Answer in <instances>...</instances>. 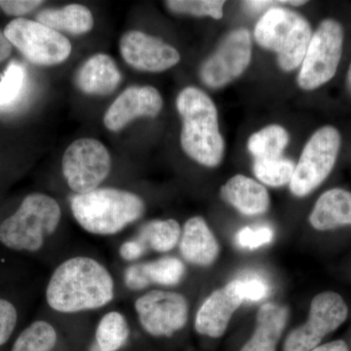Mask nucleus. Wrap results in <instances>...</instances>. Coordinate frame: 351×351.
I'll return each mask as SVG.
<instances>
[{
  "instance_id": "nucleus-20",
  "label": "nucleus",
  "mask_w": 351,
  "mask_h": 351,
  "mask_svg": "<svg viewBox=\"0 0 351 351\" xmlns=\"http://www.w3.org/2000/svg\"><path fill=\"white\" fill-rule=\"evenodd\" d=\"M309 221L321 232L351 226V193L341 189L325 191L316 201Z\"/></svg>"
},
{
  "instance_id": "nucleus-3",
  "label": "nucleus",
  "mask_w": 351,
  "mask_h": 351,
  "mask_svg": "<svg viewBox=\"0 0 351 351\" xmlns=\"http://www.w3.org/2000/svg\"><path fill=\"white\" fill-rule=\"evenodd\" d=\"M61 218L56 199L44 193H31L0 221V247L11 253H38L56 232Z\"/></svg>"
},
{
  "instance_id": "nucleus-6",
  "label": "nucleus",
  "mask_w": 351,
  "mask_h": 351,
  "mask_svg": "<svg viewBox=\"0 0 351 351\" xmlns=\"http://www.w3.org/2000/svg\"><path fill=\"white\" fill-rule=\"evenodd\" d=\"M343 47V29L338 21H323L311 36L298 84L311 91L326 84L338 71Z\"/></svg>"
},
{
  "instance_id": "nucleus-19",
  "label": "nucleus",
  "mask_w": 351,
  "mask_h": 351,
  "mask_svg": "<svg viewBox=\"0 0 351 351\" xmlns=\"http://www.w3.org/2000/svg\"><path fill=\"white\" fill-rule=\"evenodd\" d=\"M288 315L286 306L270 302L263 304L258 311L255 332L240 351H276Z\"/></svg>"
},
{
  "instance_id": "nucleus-8",
  "label": "nucleus",
  "mask_w": 351,
  "mask_h": 351,
  "mask_svg": "<svg viewBox=\"0 0 351 351\" xmlns=\"http://www.w3.org/2000/svg\"><path fill=\"white\" fill-rule=\"evenodd\" d=\"M3 32L11 45L36 66L63 63L71 53V44L66 36L38 21L18 18L11 21Z\"/></svg>"
},
{
  "instance_id": "nucleus-24",
  "label": "nucleus",
  "mask_w": 351,
  "mask_h": 351,
  "mask_svg": "<svg viewBox=\"0 0 351 351\" xmlns=\"http://www.w3.org/2000/svg\"><path fill=\"white\" fill-rule=\"evenodd\" d=\"M130 336V327L125 316L119 311L106 313L97 326V343L103 351H119L123 348Z\"/></svg>"
},
{
  "instance_id": "nucleus-34",
  "label": "nucleus",
  "mask_w": 351,
  "mask_h": 351,
  "mask_svg": "<svg viewBox=\"0 0 351 351\" xmlns=\"http://www.w3.org/2000/svg\"><path fill=\"white\" fill-rule=\"evenodd\" d=\"M43 3L40 0H2L0 7L6 15L22 16L36 10Z\"/></svg>"
},
{
  "instance_id": "nucleus-36",
  "label": "nucleus",
  "mask_w": 351,
  "mask_h": 351,
  "mask_svg": "<svg viewBox=\"0 0 351 351\" xmlns=\"http://www.w3.org/2000/svg\"><path fill=\"white\" fill-rule=\"evenodd\" d=\"M147 248L138 239L127 240L119 249L120 257L125 262L133 263L145 256Z\"/></svg>"
},
{
  "instance_id": "nucleus-27",
  "label": "nucleus",
  "mask_w": 351,
  "mask_h": 351,
  "mask_svg": "<svg viewBox=\"0 0 351 351\" xmlns=\"http://www.w3.org/2000/svg\"><path fill=\"white\" fill-rule=\"evenodd\" d=\"M143 269L151 284L175 286L181 282L186 267L184 263L174 257H163L149 263H143Z\"/></svg>"
},
{
  "instance_id": "nucleus-9",
  "label": "nucleus",
  "mask_w": 351,
  "mask_h": 351,
  "mask_svg": "<svg viewBox=\"0 0 351 351\" xmlns=\"http://www.w3.org/2000/svg\"><path fill=\"white\" fill-rule=\"evenodd\" d=\"M112 158L107 147L96 138H82L64 152L62 168L69 188L76 195L93 191L107 179Z\"/></svg>"
},
{
  "instance_id": "nucleus-26",
  "label": "nucleus",
  "mask_w": 351,
  "mask_h": 351,
  "mask_svg": "<svg viewBox=\"0 0 351 351\" xmlns=\"http://www.w3.org/2000/svg\"><path fill=\"white\" fill-rule=\"evenodd\" d=\"M295 163L287 158L255 159L253 172L263 184L274 188L290 184L294 176Z\"/></svg>"
},
{
  "instance_id": "nucleus-30",
  "label": "nucleus",
  "mask_w": 351,
  "mask_h": 351,
  "mask_svg": "<svg viewBox=\"0 0 351 351\" xmlns=\"http://www.w3.org/2000/svg\"><path fill=\"white\" fill-rule=\"evenodd\" d=\"M20 319L21 311L17 302L0 294V348L12 338Z\"/></svg>"
},
{
  "instance_id": "nucleus-37",
  "label": "nucleus",
  "mask_w": 351,
  "mask_h": 351,
  "mask_svg": "<svg viewBox=\"0 0 351 351\" xmlns=\"http://www.w3.org/2000/svg\"><path fill=\"white\" fill-rule=\"evenodd\" d=\"M311 351H350L346 341L339 339V341H331V343H325V345L316 346Z\"/></svg>"
},
{
  "instance_id": "nucleus-35",
  "label": "nucleus",
  "mask_w": 351,
  "mask_h": 351,
  "mask_svg": "<svg viewBox=\"0 0 351 351\" xmlns=\"http://www.w3.org/2000/svg\"><path fill=\"white\" fill-rule=\"evenodd\" d=\"M306 1L304 0H284V1H272V0H251V1H244L243 7L245 10L251 13H260L265 8H274V7L282 5L301 6L306 4Z\"/></svg>"
},
{
  "instance_id": "nucleus-12",
  "label": "nucleus",
  "mask_w": 351,
  "mask_h": 351,
  "mask_svg": "<svg viewBox=\"0 0 351 351\" xmlns=\"http://www.w3.org/2000/svg\"><path fill=\"white\" fill-rule=\"evenodd\" d=\"M135 311L141 326L154 337H171L186 326L189 319L188 300L182 294L152 290L140 295Z\"/></svg>"
},
{
  "instance_id": "nucleus-23",
  "label": "nucleus",
  "mask_w": 351,
  "mask_h": 351,
  "mask_svg": "<svg viewBox=\"0 0 351 351\" xmlns=\"http://www.w3.org/2000/svg\"><path fill=\"white\" fill-rule=\"evenodd\" d=\"M290 142V135L284 127L272 124L256 132L248 140V151L255 159H274L282 156Z\"/></svg>"
},
{
  "instance_id": "nucleus-16",
  "label": "nucleus",
  "mask_w": 351,
  "mask_h": 351,
  "mask_svg": "<svg viewBox=\"0 0 351 351\" xmlns=\"http://www.w3.org/2000/svg\"><path fill=\"white\" fill-rule=\"evenodd\" d=\"M179 243L184 260L198 267H209L218 258V241L201 217H193L186 221Z\"/></svg>"
},
{
  "instance_id": "nucleus-2",
  "label": "nucleus",
  "mask_w": 351,
  "mask_h": 351,
  "mask_svg": "<svg viewBox=\"0 0 351 351\" xmlns=\"http://www.w3.org/2000/svg\"><path fill=\"white\" fill-rule=\"evenodd\" d=\"M176 106L182 120L181 145L186 156L206 167L219 166L225 156V141L214 101L202 90L186 87L178 95Z\"/></svg>"
},
{
  "instance_id": "nucleus-38",
  "label": "nucleus",
  "mask_w": 351,
  "mask_h": 351,
  "mask_svg": "<svg viewBox=\"0 0 351 351\" xmlns=\"http://www.w3.org/2000/svg\"><path fill=\"white\" fill-rule=\"evenodd\" d=\"M12 52V45L9 43L4 32L0 31V63L5 61Z\"/></svg>"
},
{
  "instance_id": "nucleus-33",
  "label": "nucleus",
  "mask_w": 351,
  "mask_h": 351,
  "mask_svg": "<svg viewBox=\"0 0 351 351\" xmlns=\"http://www.w3.org/2000/svg\"><path fill=\"white\" fill-rule=\"evenodd\" d=\"M124 284L132 291L144 290L151 285L145 277L142 263H132L124 270Z\"/></svg>"
},
{
  "instance_id": "nucleus-18",
  "label": "nucleus",
  "mask_w": 351,
  "mask_h": 351,
  "mask_svg": "<svg viewBox=\"0 0 351 351\" xmlns=\"http://www.w3.org/2000/svg\"><path fill=\"white\" fill-rule=\"evenodd\" d=\"M221 195L245 216H258L269 210L270 198L267 189L244 175L233 176L221 186Z\"/></svg>"
},
{
  "instance_id": "nucleus-31",
  "label": "nucleus",
  "mask_w": 351,
  "mask_h": 351,
  "mask_svg": "<svg viewBox=\"0 0 351 351\" xmlns=\"http://www.w3.org/2000/svg\"><path fill=\"white\" fill-rule=\"evenodd\" d=\"M274 232L269 226L252 228L249 226L242 228L237 235V241L242 248L257 249L258 247L270 243L274 239Z\"/></svg>"
},
{
  "instance_id": "nucleus-39",
  "label": "nucleus",
  "mask_w": 351,
  "mask_h": 351,
  "mask_svg": "<svg viewBox=\"0 0 351 351\" xmlns=\"http://www.w3.org/2000/svg\"><path fill=\"white\" fill-rule=\"evenodd\" d=\"M346 88H348V93L351 96V64L348 69V75H346Z\"/></svg>"
},
{
  "instance_id": "nucleus-40",
  "label": "nucleus",
  "mask_w": 351,
  "mask_h": 351,
  "mask_svg": "<svg viewBox=\"0 0 351 351\" xmlns=\"http://www.w3.org/2000/svg\"><path fill=\"white\" fill-rule=\"evenodd\" d=\"M89 351H103L101 350L100 346L97 345L96 343H94L93 345L91 346V348H90Z\"/></svg>"
},
{
  "instance_id": "nucleus-4",
  "label": "nucleus",
  "mask_w": 351,
  "mask_h": 351,
  "mask_svg": "<svg viewBox=\"0 0 351 351\" xmlns=\"http://www.w3.org/2000/svg\"><path fill=\"white\" fill-rule=\"evenodd\" d=\"M71 212L85 232L95 235H114L142 218L145 211L142 197L123 189H97L75 195Z\"/></svg>"
},
{
  "instance_id": "nucleus-29",
  "label": "nucleus",
  "mask_w": 351,
  "mask_h": 351,
  "mask_svg": "<svg viewBox=\"0 0 351 351\" xmlns=\"http://www.w3.org/2000/svg\"><path fill=\"white\" fill-rule=\"evenodd\" d=\"M166 6L172 12L196 16V17H208L219 20L223 16V0H169L165 1Z\"/></svg>"
},
{
  "instance_id": "nucleus-21",
  "label": "nucleus",
  "mask_w": 351,
  "mask_h": 351,
  "mask_svg": "<svg viewBox=\"0 0 351 351\" xmlns=\"http://www.w3.org/2000/svg\"><path fill=\"white\" fill-rule=\"evenodd\" d=\"M36 20L56 32L80 36L91 31L94 18L91 11L82 4H69L59 9H45L36 15Z\"/></svg>"
},
{
  "instance_id": "nucleus-25",
  "label": "nucleus",
  "mask_w": 351,
  "mask_h": 351,
  "mask_svg": "<svg viewBox=\"0 0 351 351\" xmlns=\"http://www.w3.org/2000/svg\"><path fill=\"white\" fill-rule=\"evenodd\" d=\"M56 329L45 320H36L19 332L11 351H52L56 346Z\"/></svg>"
},
{
  "instance_id": "nucleus-7",
  "label": "nucleus",
  "mask_w": 351,
  "mask_h": 351,
  "mask_svg": "<svg viewBox=\"0 0 351 351\" xmlns=\"http://www.w3.org/2000/svg\"><path fill=\"white\" fill-rule=\"evenodd\" d=\"M341 143V134L332 126L322 127L311 136L290 182L293 195L298 197L308 195L327 179L336 164Z\"/></svg>"
},
{
  "instance_id": "nucleus-17",
  "label": "nucleus",
  "mask_w": 351,
  "mask_h": 351,
  "mask_svg": "<svg viewBox=\"0 0 351 351\" xmlns=\"http://www.w3.org/2000/svg\"><path fill=\"white\" fill-rule=\"evenodd\" d=\"M121 78L114 60L100 53L90 58L80 69L76 73L75 84L83 93L107 96L119 87Z\"/></svg>"
},
{
  "instance_id": "nucleus-14",
  "label": "nucleus",
  "mask_w": 351,
  "mask_h": 351,
  "mask_svg": "<svg viewBox=\"0 0 351 351\" xmlns=\"http://www.w3.org/2000/svg\"><path fill=\"white\" fill-rule=\"evenodd\" d=\"M162 107V97L156 88H127L108 108L104 117V124L108 130L119 132L138 117L154 119L159 114Z\"/></svg>"
},
{
  "instance_id": "nucleus-28",
  "label": "nucleus",
  "mask_w": 351,
  "mask_h": 351,
  "mask_svg": "<svg viewBox=\"0 0 351 351\" xmlns=\"http://www.w3.org/2000/svg\"><path fill=\"white\" fill-rule=\"evenodd\" d=\"M25 80V66L19 62H11L0 80V108L8 107L19 99Z\"/></svg>"
},
{
  "instance_id": "nucleus-32",
  "label": "nucleus",
  "mask_w": 351,
  "mask_h": 351,
  "mask_svg": "<svg viewBox=\"0 0 351 351\" xmlns=\"http://www.w3.org/2000/svg\"><path fill=\"white\" fill-rule=\"evenodd\" d=\"M240 293L245 301L257 302L265 299L269 294V287L260 278H250L240 280Z\"/></svg>"
},
{
  "instance_id": "nucleus-15",
  "label": "nucleus",
  "mask_w": 351,
  "mask_h": 351,
  "mask_svg": "<svg viewBox=\"0 0 351 351\" xmlns=\"http://www.w3.org/2000/svg\"><path fill=\"white\" fill-rule=\"evenodd\" d=\"M244 302L240 293L239 279L225 287L214 291L203 302L195 318L198 334L211 338H219L228 329L230 321L237 308Z\"/></svg>"
},
{
  "instance_id": "nucleus-10",
  "label": "nucleus",
  "mask_w": 351,
  "mask_h": 351,
  "mask_svg": "<svg viewBox=\"0 0 351 351\" xmlns=\"http://www.w3.org/2000/svg\"><path fill=\"white\" fill-rule=\"evenodd\" d=\"M348 315V306L338 293L324 292L315 295L311 302L308 319L289 334L283 351L313 350L327 335L336 331Z\"/></svg>"
},
{
  "instance_id": "nucleus-22",
  "label": "nucleus",
  "mask_w": 351,
  "mask_h": 351,
  "mask_svg": "<svg viewBox=\"0 0 351 351\" xmlns=\"http://www.w3.org/2000/svg\"><path fill=\"white\" fill-rule=\"evenodd\" d=\"M181 235V226L175 219H154L141 226L136 239L142 241L147 250L166 253L179 244Z\"/></svg>"
},
{
  "instance_id": "nucleus-1",
  "label": "nucleus",
  "mask_w": 351,
  "mask_h": 351,
  "mask_svg": "<svg viewBox=\"0 0 351 351\" xmlns=\"http://www.w3.org/2000/svg\"><path fill=\"white\" fill-rule=\"evenodd\" d=\"M46 302L59 313L96 311L114 299V280L105 265L95 258H69L51 274Z\"/></svg>"
},
{
  "instance_id": "nucleus-5",
  "label": "nucleus",
  "mask_w": 351,
  "mask_h": 351,
  "mask_svg": "<svg viewBox=\"0 0 351 351\" xmlns=\"http://www.w3.org/2000/svg\"><path fill=\"white\" fill-rule=\"evenodd\" d=\"M254 36L258 45L276 53L281 69L292 71L304 61L313 32L301 14L277 6L269 9L258 21Z\"/></svg>"
},
{
  "instance_id": "nucleus-11",
  "label": "nucleus",
  "mask_w": 351,
  "mask_h": 351,
  "mask_svg": "<svg viewBox=\"0 0 351 351\" xmlns=\"http://www.w3.org/2000/svg\"><path fill=\"white\" fill-rule=\"evenodd\" d=\"M251 59L250 32L244 27L233 29L201 66V80L212 89L225 87L243 75Z\"/></svg>"
},
{
  "instance_id": "nucleus-13",
  "label": "nucleus",
  "mask_w": 351,
  "mask_h": 351,
  "mask_svg": "<svg viewBox=\"0 0 351 351\" xmlns=\"http://www.w3.org/2000/svg\"><path fill=\"white\" fill-rule=\"evenodd\" d=\"M120 53L132 68L147 73H161L181 61L178 50L162 39L143 32L130 31L120 39Z\"/></svg>"
}]
</instances>
